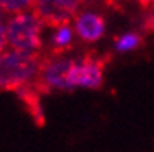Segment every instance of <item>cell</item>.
Returning a JSON list of instances; mask_svg holds the SVG:
<instances>
[{
  "label": "cell",
  "instance_id": "cell-1",
  "mask_svg": "<svg viewBox=\"0 0 154 152\" xmlns=\"http://www.w3.org/2000/svg\"><path fill=\"white\" fill-rule=\"evenodd\" d=\"M45 23L34 10H25L12 15L5 22L7 47L10 50L37 55L42 49V29Z\"/></svg>",
  "mask_w": 154,
  "mask_h": 152
},
{
  "label": "cell",
  "instance_id": "cell-2",
  "mask_svg": "<svg viewBox=\"0 0 154 152\" xmlns=\"http://www.w3.org/2000/svg\"><path fill=\"white\" fill-rule=\"evenodd\" d=\"M42 64L37 55L17 50L0 53V89H19L40 75Z\"/></svg>",
  "mask_w": 154,
  "mask_h": 152
},
{
  "label": "cell",
  "instance_id": "cell-3",
  "mask_svg": "<svg viewBox=\"0 0 154 152\" xmlns=\"http://www.w3.org/2000/svg\"><path fill=\"white\" fill-rule=\"evenodd\" d=\"M82 0H35L34 12L44 23L62 25L77 14Z\"/></svg>",
  "mask_w": 154,
  "mask_h": 152
},
{
  "label": "cell",
  "instance_id": "cell-4",
  "mask_svg": "<svg viewBox=\"0 0 154 152\" xmlns=\"http://www.w3.org/2000/svg\"><path fill=\"white\" fill-rule=\"evenodd\" d=\"M102 84V65L92 59L74 60L69 72V90L75 87L97 89Z\"/></svg>",
  "mask_w": 154,
  "mask_h": 152
},
{
  "label": "cell",
  "instance_id": "cell-5",
  "mask_svg": "<svg viewBox=\"0 0 154 152\" xmlns=\"http://www.w3.org/2000/svg\"><path fill=\"white\" fill-rule=\"evenodd\" d=\"M74 32L84 42H97L106 32V20L92 10L81 12L74 17Z\"/></svg>",
  "mask_w": 154,
  "mask_h": 152
},
{
  "label": "cell",
  "instance_id": "cell-6",
  "mask_svg": "<svg viewBox=\"0 0 154 152\" xmlns=\"http://www.w3.org/2000/svg\"><path fill=\"white\" fill-rule=\"evenodd\" d=\"M72 62V59H54L42 65L38 75L42 84L55 90H69V72Z\"/></svg>",
  "mask_w": 154,
  "mask_h": 152
},
{
  "label": "cell",
  "instance_id": "cell-7",
  "mask_svg": "<svg viewBox=\"0 0 154 152\" xmlns=\"http://www.w3.org/2000/svg\"><path fill=\"white\" fill-rule=\"evenodd\" d=\"M74 27H70L69 23H62V25L55 27L54 34H52V45L55 49H66L72 44L74 40Z\"/></svg>",
  "mask_w": 154,
  "mask_h": 152
},
{
  "label": "cell",
  "instance_id": "cell-8",
  "mask_svg": "<svg viewBox=\"0 0 154 152\" xmlns=\"http://www.w3.org/2000/svg\"><path fill=\"white\" fill-rule=\"evenodd\" d=\"M35 5V0H0V8L7 14H20L25 10H32Z\"/></svg>",
  "mask_w": 154,
  "mask_h": 152
},
{
  "label": "cell",
  "instance_id": "cell-9",
  "mask_svg": "<svg viewBox=\"0 0 154 152\" xmlns=\"http://www.w3.org/2000/svg\"><path fill=\"white\" fill-rule=\"evenodd\" d=\"M141 45V37L137 34H124L119 38H116V50L117 52H131Z\"/></svg>",
  "mask_w": 154,
  "mask_h": 152
},
{
  "label": "cell",
  "instance_id": "cell-10",
  "mask_svg": "<svg viewBox=\"0 0 154 152\" xmlns=\"http://www.w3.org/2000/svg\"><path fill=\"white\" fill-rule=\"evenodd\" d=\"M7 47V34H5V20L0 17V53L5 52Z\"/></svg>",
  "mask_w": 154,
  "mask_h": 152
},
{
  "label": "cell",
  "instance_id": "cell-11",
  "mask_svg": "<svg viewBox=\"0 0 154 152\" xmlns=\"http://www.w3.org/2000/svg\"><path fill=\"white\" fill-rule=\"evenodd\" d=\"M147 27H149V29H152V30H154V12H152V14H151V15L149 17H147Z\"/></svg>",
  "mask_w": 154,
  "mask_h": 152
},
{
  "label": "cell",
  "instance_id": "cell-12",
  "mask_svg": "<svg viewBox=\"0 0 154 152\" xmlns=\"http://www.w3.org/2000/svg\"><path fill=\"white\" fill-rule=\"evenodd\" d=\"M139 4H141V5H146V7H147V5L152 4V0H139Z\"/></svg>",
  "mask_w": 154,
  "mask_h": 152
}]
</instances>
